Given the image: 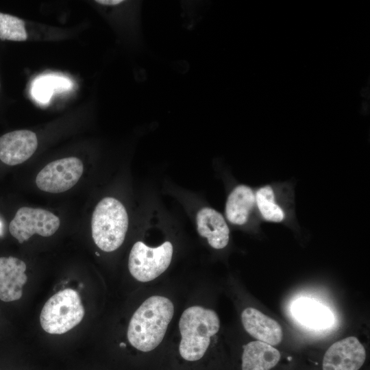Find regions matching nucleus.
<instances>
[{"mask_svg":"<svg viewBox=\"0 0 370 370\" xmlns=\"http://www.w3.org/2000/svg\"><path fill=\"white\" fill-rule=\"evenodd\" d=\"M203 283L188 292L168 340L163 370H218L221 321Z\"/></svg>","mask_w":370,"mask_h":370,"instance_id":"1","label":"nucleus"},{"mask_svg":"<svg viewBox=\"0 0 370 370\" xmlns=\"http://www.w3.org/2000/svg\"><path fill=\"white\" fill-rule=\"evenodd\" d=\"M132 313L125 332L127 343L145 363V370H163L169 338L184 302L173 285L156 283Z\"/></svg>","mask_w":370,"mask_h":370,"instance_id":"2","label":"nucleus"},{"mask_svg":"<svg viewBox=\"0 0 370 370\" xmlns=\"http://www.w3.org/2000/svg\"><path fill=\"white\" fill-rule=\"evenodd\" d=\"M128 223V215L123 204L114 197H104L97 204L92 215L94 243L105 252L118 249L125 241Z\"/></svg>","mask_w":370,"mask_h":370,"instance_id":"3","label":"nucleus"},{"mask_svg":"<svg viewBox=\"0 0 370 370\" xmlns=\"http://www.w3.org/2000/svg\"><path fill=\"white\" fill-rule=\"evenodd\" d=\"M173 254L174 247L170 241L155 247L136 241L128 257L129 273L144 288L153 285L169 269Z\"/></svg>","mask_w":370,"mask_h":370,"instance_id":"4","label":"nucleus"},{"mask_svg":"<svg viewBox=\"0 0 370 370\" xmlns=\"http://www.w3.org/2000/svg\"><path fill=\"white\" fill-rule=\"evenodd\" d=\"M84 314L79 293L73 289L66 288L47 301L40 312V322L46 332L62 334L78 325Z\"/></svg>","mask_w":370,"mask_h":370,"instance_id":"5","label":"nucleus"},{"mask_svg":"<svg viewBox=\"0 0 370 370\" xmlns=\"http://www.w3.org/2000/svg\"><path fill=\"white\" fill-rule=\"evenodd\" d=\"M60 225V219L53 212L23 206L17 210L10 223L9 231L19 243H23L34 234L51 236L58 230Z\"/></svg>","mask_w":370,"mask_h":370,"instance_id":"6","label":"nucleus"},{"mask_svg":"<svg viewBox=\"0 0 370 370\" xmlns=\"http://www.w3.org/2000/svg\"><path fill=\"white\" fill-rule=\"evenodd\" d=\"M84 171L82 160L67 157L47 164L36 177L37 187L44 192L60 193L73 188Z\"/></svg>","mask_w":370,"mask_h":370,"instance_id":"7","label":"nucleus"},{"mask_svg":"<svg viewBox=\"0 0 370 370\" xmlns=\"http://www.w3.org/2000/svg\"><path fill=\"white\" fill-rule=\"evenodd\" d=\"M367 359V351L360 340L349 336L332 344L322 360V370H359Z\"/></svg>","mask_w":370,"mask_h":370,"instance_id":"8","label":"nucleus"},{"mask_svg":"<svg viewBox=\"0 0 370 370\" xmlns=\"http://www.w3.org/2000/svg\"><path fill=\"white\" fill-rule=\"evenodd\" d=\"M240 320L245 332L255 340L274 347L281 343L284 333L280 324L256 308L245 306Z\"/></svg>","mask_w":370,"mask_h":370,"instance_id":"9","label":"nucleus"},{"mask_svg":"<svg viewBox=\"0 0 370 370\" xmlns=\"http://www.w3.org/2000/svg\"><path fill=\"white\" fill-rule=\"evenodd\" d=\"M38 147L36 134L27 130L12 131L0 137V160L14 166L27 160Z\"/></svg>","mask_w":370,"mask_h":370,"instance_id":"10","label":"nucleus"},{"mask_svg":"<svg viewBox=\"0 0 370 370\" xmlns=\"http://www.w3.org/2000/svg\"><path fill=\"white\" fill-rule=\"evenodd\" d=\"M25 263L15 257H0V299L9 302L23 295V286L27 281Z\"/></svg>","mask_w":370,"mask_h":370,"instance_id":"11","label":"nucleus"},{"mask_svg":"<svg viewBox=\"0 0 370 370\" xmlns=\"http://www.w3.org/2000/svg\"><path fill=\"white\" fill-rule=\"evenodd\" d=\"M197 229L200 236L207 240L214 249L225 248L230 241V230L221 213L209 207L199 210L196 217Z\"/></svg>","mask_w":370,"mask_h":370,"instance_id":"12","label":"nucleus"},{"mask_svg":"<svg viewBox=\"0 0 370 370\" xmlns=\"http://www.w3.org/2000/svg\"><path fill=\"white\" fill-rule=\"evenodd\" d=\"M280 359L281 354L274 346L251 341L242 346L241 370H271Z\"/></svg>","mask_w":370,"mask_h":370,"instance_id":"13","label":"nucleus"},{"mask_svg":"<svg viewBox=\"0 0 370 370\" xmlns=\"http://www.w3.org/2000/svg\"><path fill=\"white\" fill-rule=\"evenodd\" d=\"M291 310L299 322L311 329H326L334 323V315L329 308L313 299L299 298L292 304Z\"/></svg>","mask_w":370,"mask_h":370,"instance_id":"14","label":"nucleus"},{"mask_svg":"<svg viewBox=\"0 0 370 370\" xmlns=\"http://www.w3.org/2000/svg\"><path fill=\"white\" fill-rule=\"evenodd\" d=\"M256 202L255 195L247 186L238 185L229 195L225 214L228 221L235 225L245 224Z\"/></svg>","mask_w":370,"mask_h":370,"instance_id":"15","label":"nucleus"},{"mask_svg":"<svg viewBox=\"0 0 370 370\" xmlns=\"http://www.w3.org/2000/svg\"><path fill=\"white\" fill-rule=\"evenodd\" d=\"M255 197L259 211L265 220L272 222H280L284 219V212L275 204L274 193L270 186H265L259 188Z\"/></svg>","mask_w":370,"mask_h":370,"instance_id":"16","label":"nucleus"},{"mask_svg":"<svg viewBox=\"0 0 370 370\" xmlns=\"http://www.w3.org/2000/svg\"><path fill=\"white\" fill-rule=\"evenodd\" d=\"M27 34L25 22L21 18L0 12V39L2 40L25 41Z\"/></svg>","mask_w":370,"mask_h":370,"instance_id":"17","label":"nucleus"},{"mask_svg":"<svg viewBox=\"0 0 370 370\" xmlns=\"http://www.w3.org/2000/svg\"><path fill=\"white\" fill-rule=\"evenodd\" d=\"M0 88H1V83H0Z\"/></svg>","mask_w":370,"mask_h":370,"instance_id":"18","label":"nucleus"}]
</instances>
